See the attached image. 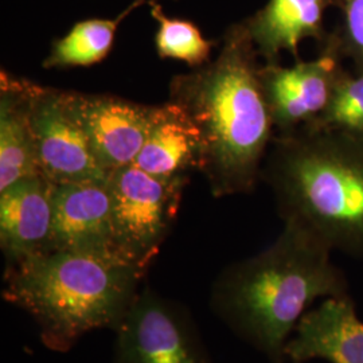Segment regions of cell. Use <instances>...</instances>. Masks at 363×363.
<instances>
[{
	"instance_id": "1",
	"label": "cell",
	"mask_w": 363,
	"mask_h": 363,
	"mask_svg": "<svg viewBox=\"0 0 363 363\" xmlns=\"http://www.w3.org/2000/svg\"><path fill=\"white\" fill-rule=\"evenodd\" d=\"M245 19L229 27L208 64L169 82V101L198 130L203 174L216 198L256 189L274 136Z\"/></svg>"
},
{
	"instance_id": "2",
	"label": "cell",
	"mask_w": 363,
	"mask_h": 363,
	"mask_svg": "<svg viewBox=\"0 0 363 363\" xmlns=\"http://www.w3.org/2000/svg\"><path fill=\"white\" fill-rule=\"evenodd\" d=\"M333 250L294 223L257 255L234 262L214 280L210 308L240 339L286 363V343L318 298L349 295Z\"/></svg>"
},
{
	"instance_id": "3",
	"label": "cell",
	"mask_w": 363,
	"mask_h": 363,
	"mask_svg": "<svg viewBox=\"0 0 363 363\" xmlns=\"http://www.w3.org/2000/svg\"><path fill=\"white\" fill-rule=\"evenodd\" d=\"M261 178L284 223L362 257L363 139L310 125L274 133Z\"/></svg>"
},
{
	"instance_id": "4",
	"label": "cell",
	"mask_w": 363,
	"mask_h": 363,
	"mask_svg": "<svg viewBox=\"0 0 363 363\" xmlns=\"http://www.w3.org/2000/svg\"><path fill=\"white\" fill-rule=\"evenodd\" d=\"M145 274L121 259L49 250L6 267L3 298L35 322L48 349L66 352L89 333L115 331Z\"/></svg>"
},
{
	"instance_id": "5",
	"label": "cell",
	"mask_w": 363,
	"mask_h": 363,
	"mask_svg": "<svg viewBox=\"0 0 363 363\" xmlns=\"http://www.w3.org/2000/svg\"><path fill=\"white\" fill-rule=\"evenodd\" d=\"M189 177L157 178L135 164L108 175L113 235L118 255L148 271L181 208Z\"/></svg>"
},
{
	"instance_id": "6",
	"label": "cell",
	"mask_w": 363,
	"mask_h": 363,
	"mask_svg": "<svg viewBox=\"0 0 363 363\" xmlns=\"http://www.w3.org/2000/svg\"><path fill=\"white\" fill-rule=\"evenodd\" d=\"M115 334L113 363H210L190 311L150 286H142Z\"/></svg>"
},
{
	"instance_id": "7",
	"label": "cell",
	"mask_w": 363,
	"mask_h": 363,
	"mask_svg": "<svg viewBox=\"0 0 363 363\" xmlns=\"http://www.w3.org/2000/svg\"><path fill=\"white\" fill-rule=\"evenodd\" d=\"M343 61L337 33L331 31L319 43V54L313 60H298L291 66L261 65V85L274 133L294 132L322 116L345 70Z\"/></svg>"
},
{
	"instance_id": "8",
	"label": "cell",
	"mask_w": 363,
	"mask_h": 363,
	"mask_svg": "<svg viewBox=\"0 0 363 363\" xmlns=\"http://www.w3.org/2000/svg\"><path fill=\"white\" fill-rule=\"evenodd\" d=\"M31 127L42 175L52 183H105L108 172L91 152L70 91L40 86L31 94Z\"/></svg>"
},
{
	"instance_id": "9",
	"label": "cell",
	"mask_w": 363,
	"mask_h": 363,
	"mask_svg": "<svg viewBox=\"0 0 363 363\" xmlns=\"http://www.w3.org/2000/svg\"><path fill=\"white\" fill-rule=\"evenodd\" d=\"M72 94L76 115L101 169L109 174L133 164L148 136L155 106L108 94Z\"/></svg>"
},
{
	"instance_id": "10",
	"label": "cell",
	"mask_w": 363,
	"mask_h": 363,
	"mask_svg": "<svg viewBox=\"0 0 363 363\" xmlns=\"http://www.w3.org/2000/svg\"><path fill=\"white\" fill-rule=\"evenodd\" d=\"M49 250L78 252L125 261L118 255L115 244L112 205L106 182L52 183V229Z\"/></svg>"
},
{
	"instance_id": "11",
	"label": "cell",
	"mask_w": 363,
	"mask_h": 363,
	"mask_svg": "<svg viewBox=\"0 0 363 363\" xmlns=\"http://www.w3.org/2000/svg\"><path fill=\"white\" fill-rule=\"evenodd\" d=\"M286 362L363 363V322L350 296L325 298L307 312L286 343Z\"/></svg>"
},
{
	"instance_id": "12",
	"label": "cell",
	"mask_w": 363,
	"mask_h": 363,
	"mask_svg": "<svg viewBox=\"0 0 363 363\" xmlns=\"http://www.w3.org/2000/svg\"><path fill=\"white\" fill-rule=\"evenodd\" d=\"M52 229V183L43 175L0 191V247L6 267L48 252Z\"/></svg>"
},
{
	"instance_id": "13",
	"label": "cell",
	"mask_w": 363,
	"mask_h": 363,
	"mask_svg": "<svg viewBox=\"0 0 363 363\" xmlns=\"http://www.w3.org/2000/svg\"><path fill=\"white\" fill-rule=\"evenodd\" d=\"M337 0H268L245 19L249 35L265 64L280 62L281 52L300 60L298 48L306 39L322 43L328 31L325 13Z\"/></svg>"
},
{
	"instance_id": "14",
	"label": "cell",
	"mask_w": 363,
	"mask_h": 363,
	"mask_svg": "<svg viewBox=\"0 0 363 363\" xmlns=\"http://www.w3.org/2000/svg\"><path fill=\"white\" fill-rule=\"evenodd\" d=\"M33 81L0 73V191L42 175L31 127Z\"/></svg>"
},
{
	"instance_id": "15",
	"label": "cell",
	"mask_w": 363,
	"mask_h": 363,
	"mask_svg": "<svg viewBox=\"0 0 363 363\" xmlns=\"http://www.w3.org/2000/svg\"><path fill=\"white\" fill-rule=\"evenodd\" d=\"M133 164L157 178L189 177L201 169L198 130L177 105L167 101L155 106L148 136Z\"/></svg>"
},
{
	"instance_id": "16",
	"label": "cell",
	"mask_w": 363,
	"mask_h": 363,
	"mask_svg": "<svg viewBox=\"0 0 363 363\" xmlns=\"http://www.w3.org/2000/svg\"><path fill=\"white\" fill-rule=\"evenodd\" d=\"M148 0H135L113 19L79 21L62 38L54 40L52 52L43 61L45 69H65L72 66H91L104 61L115 45L120 23L133 10Z\"/></svg>"
},
{
	"instance_id": "17",
	"label": "cell",
	"mask_w": 363,
	"mask_h": 363,
	"mask_svg": "<svg viewBox=\"0 0 363 363\" xmlns=\"http://www.w3.org/2000/svg\"><path fill=\"white\" fill-rule=\"evenodd\" d=\"M147 4H150L151 16L159 25L155 48L160 58L181 61L193 69L208 64L217 45L216 40L205 38L202 31L190 21L169 18L156 0H148Z\"/></svg>"
},
{
	"instance_id": "18",
	"label": "cell",
	"mask_w": 363,
	"mask_h": 363,
	"mask_svg": "<svg viewBox=\"0 0 363 363\" xmlns=\"http://www.w3.org/2000/svg\"><path fill=\"white\" fill-rule=\"evenodd\" d=\"M310 127L363 139V70L342 72L325 112Z\"/></svg>"
},
{
	"instance_id": "19",
	"label": "cell",
	"mask_w": 363,
	"mask_h": 363,
	"mask_svg": "<svg viewBox=\"0 0 363 363\" xmlns=\"http://www.w3.org/2000/svg\"><path fill=\"white\" fill-rule=\"evenodd\" d=\"M342 21L337 33L345 60H350L354 70H363V0H337Z\"/></svg>"
}]
</instances>
